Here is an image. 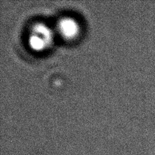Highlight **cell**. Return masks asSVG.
Here are the masks:
<instances>
[{"instance_id":"7a4b0ae2","label":"cell","mask_w":155,"mask_h":155,"mask_svg":"<svg viewBox=\"0 0 155 155\" xmlns=\"http://www.w3.org/2000/svg\"><path fill=\"white\" fill-rule=\"evenodd\" d=\"M58 27L61 34L64 37L68 39L74 37L79 31V26L77 22L70 17L61 18L59 21Z\"/></svg>"},{"instance_id":"6da1fadb","label":"cell","mask_w":155,"mask_h":155,"mask_svg":"<svg viewBox=\"0 0 155 155\" xmlns=\"http://www.w3.org/2000/svg\"><path fill=\"white\" fill-rule=\"evenodd\" d=\"M52 35L50 29L43 24H36L33 27L28 42L33 49L39 51L46 48L51 41Z\"/></svg>"}]
</instances>
